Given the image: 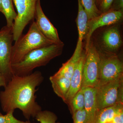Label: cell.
I'll list each match as a JSON object with an SVG mask.
<instances>
[{
  "label": "cell",
  "mask_w": 123,
  "mask_h": 123,
  "mask_svg": "<svg viewBox=\"0 0 123 123\" xmlns=\"http://www.w3.org/2000/svg\"><path fill=\"white\" fill-rule=\"evenodd\" d=\"M14 111H11L5 115H0V123H36L30 121H24L18 120L13 116Z\"/></svg>",
  "instance_id": "cell-22"
},
{
  "label": "cell",
  "mask_w": 123,
  "mask_h": 123,
  "mask_svg": "<svg viewBox=\"0 0 123 123\" xmlns=\"http://www.w3.org/2000/svg\"><path fill=\"white\" fill-rule=\"evenodd\" d=\"M123 104H118L99 110L97 112L94 123H112L114 117L121 110Z\"/></svg>",
  "instance_id": "cell-16"
},
{
  "label": "cell",
  "mask_w": 123,
  "mask_h": 123,
  "mask_svg": "<svg viewBox=\"0 0 123 123\" xmlns=\"http://www.w3.org/2000/svg\"><path fill=\"white\" fill-rule=\"evenodd\" d=\"M35 118L40 123H61L57 122V117L54 112L45 110L40 111Z\"/></svg>",
  "instance_id": "cell-21"
},
{
  "label": "cell",
  "mask_w": 123,
  "mask_h": 123,
  "mask_svg": "<svg viewBox=\"0 0 123 123\" xmlns=\"http://www.w3.org/2000/svg\"><path fill=\"white\" fill-rule=\"evenodd\" d=\"M101 43L105 51L115 53L123 43L119 28L113 26L105 31L101 37Z\"/></svg>",
  "instance_id": "cell-12"
},
{
  "label": "cell",
  "mask_w": 123,
  "mask_h": 123,
  "mask_svg": "<svg viewBox=\"0 0 123 123\" xmlns=\"http://www.w3.org/2000/svg\"><path fill=\"white\" fill-rule=\"evenodd\" d=\"M43 80L44 77L39 71L22 76L13 75L4 90L0 92L2 111L7 114L18 109L29 121L31 117L35 118L42 111L41 106L36 102V92Z\"/></svg>",
  "instance_id": "cell-1"
},
{
  "label": "cell",
  "mask_w": 123,
  "mask_h": 123,
  "mask_svg": "<svg viewBox=\"0 0 123 123\" xmlns=\"http://www.w3.org/2000/svg\"><path fill=\"white\" fill-rule=\"evenodd\" d=\"M54 43L47 38L39 30L35 22L32 23L27 33L21 36L13 45L11 65L19 62L31 51Z\"/></svg>",
  "instance_id": "cell-3"
},
{
  "label": "cell",
  "mask_w": 123,
  "mask_h": 123,
  "mask_svg": "<svg viewBox=\"0 0 123 123\" xmlns=\"http://www.w3.org/2000/svg\"><path fill=\"white\" fill-rule=\"evenodd\" d=\"M85 106V97L81 89L73 97L69 107L72 114L76 111L83 110Z\"/></svg>",
  "instance_id": "cell-19"
},
{
  "label": "cell",
  "mask_w": 123,
  "mask_h": 123,
  "mask_svg": "<svg viewBox=\"0 0 123 123\" xmlns=\"http://www.w3.org/2000/svg\"></svg>",
  "instance_id": "cell-30"
},
{
  "label": "cell",
  "mask_w": 123,
  "mask_h": 123,
  "mask_svg": "<svg viewBox=\"0 0 123 123\" xmlns=\"http://www.w3.org/2000/svg\"><path fill=\"white\" fill-rule=\"evenodd\" d=\"M85 97V106L88 118L87 123H94L98 110L96 101V88L86 87L82 89Z\"/></svg>",
  "instance_id": "cell-14"
},
{
  "label": "cell",
  "mask_w": 123,
  "mask_h": 123,
  "mask_svg": "<svg viewBox=\"0 0 123 123\" xmlns=\"http://www.w3.org/2000/svg\"><path fill=\"white\" fill-rule=\"evenodd\" d=\"M2 114H1V113L0 112V115H2Z\"/></svg>",
  "instance_id": "cell-29"
},
{
  "label": "cell",
  "mask_w": 123,
  "mask_h": 123,
  "mask_svg": "<svg viewBox=\"0 0 123 123\" xmlns=\"http://www.w3.org/2000/svg\"><path fill=\"white\" fill-rule=\"evenodd\" d=\"M13 27L6 25L0 30V70L7 84L13 75L11 62L12 43L14 41Z\"/></svg>",
  "instance_id": "cell-8"
},
{
  "label": "cell",
  "mask_w": 123,
  "mask_h": 123,
  "mask_svg": "<svg viewBox=\"0 0 123 123\" xmlns=\"http://www.w3.org/2000/svg\"><path fill=\"white\" fill-rule=\"evenodd\" d=\"M34 18L36 26L44 37L54 43H63L60 39L57 29L44 14L41 6L40 0L37 1Z\"/></svg>",
  "instance_id": "cell-10"
},
{
  "label": "cell",
  "mask_w": 123,
  "mask_h": 123,
  "mask_svg": "<svg viewBox=\"0 0 123 123\" xmlns=\"http://www.w3.org/2000/svg\"><path fill=\"white\" fill-rule=\"evenodd\" d=\"M2 13L6 18L7 25L8 27H13L14 22L17 18L13 4L12 0H1Z\"/></svg>",
  "instance_id": "cell-18"
},
{
  "label": "cell",
  "mask_w": 123,
  "mask_h": 123,
  "mask_svg": "<svg viewBox=\"0 0 123 123\" xmlns=\"http://www.w3.org/2000/svg\"><path fill=\"white\" fill-rule=\"evenodd\" d=\"M78 1V13L76 23L78 33V40L82 42L86 34L88 21V15L85 10L81 0Z\"/></svg>",
  "instance_id": "cell-17"
},
{
  "label": "cell",
  "mask_w": 123,
  "mask_h": 123,
  "mask_svg": "<svg viewBox=\"0 0 123 123\" xmlns=\"http://www.w3.org/2000/svg\"><path fill=\"white\" fill-rule=\"evenodd\" d=\"M98 111L116 104H123V77L96 87Z\"/></svg>",
  "instance_id": "cell-5"
},
{
  "label": "cell",
  "mask_w": 123,
  "mask_h": 123,
  "mask_svg": "<svg viewBox=\"0 0 123 123\" xmlns=\"http://www.w3.org/2000/svg\"><path fill=\"white\" fill-rule=\"evenodd\" d=\"M2 9L1 7V0H0V12H2Z\"/></svg>",
  "instance_id": "cell-28"
},
{
  "label": "cell",
  "mask_w": 123,
  "mask_h": 123,
  "mask_svg": "<svg viewBox=\"0 0 123 123\" xmlns=\"http://www.w3.org/2000/svg\"><path fill=\"white\" fill-rule=\"evenodd\" d=\"M99 53L100 73L97 87L123 77V64L118 56L106 51Z\"/></svg>",
  "instance_id": "cell-6"
},
{
  "label": "cell",
  "mask_w": 123,
  "mask_h": 123,
  "mask_svg": "<svg viewBox=\"0 0 123 123\" xmlns=\"http://www.w3.org/2000/svg\"><path fill=\"white\" fill-rule=\"evenodd\" d=\"M110 9L123 11V0H114Z\"/></svg>",
  "instance_id": "cell-25"
},
{
  "label": "cell",
  "mask_w": 123,
  "mask_h": 123,
  "mask_svg": "<svg viewBox=\"0 0 123 123\" xmlns=\"http://www.w3.org/2000/svg\"><path fill=\"white\" fill-rule=\"evenodd\" d=\"M81 1L88 15V20H90L101 14L96 6L95 0H81Z\"/></svg>",
  "instance_id": "cell-20"
},
{
  "label": "cell",
  "mask_w": 123,
  "mask_h": 123,
  "mask_svg": "<svg viewBox=\"0 0 123 123\" xmlns=\"http://www.w3.org/2000/svg\"><path fill=\"white\" fill-rule=\"evenodd\" d=\"M114 0H95L97 8L102 13L110 10Z\"/></svg>",
  "instance_id": "cell-23"
},
{
  "label": "cell",
  "mask_w": 123,
  "mask_h": 123,
  "mask_svg": "<svg viewBox=\"0 0 123 123\" xmlns=\"http://www.w3.org/2000/svg\"><path fill=\"white\" fill-rule=\"evenodd\" d=\"M64 45L63 43H53L31 51L19 62L11 64L13 74L20 76L30 75L35 69L45 66L52 60L61 55Z\"/></svg>",
  "instance_id": "cell-2"
},
{
  "label": "cell",
  "mask_w": 123,
  "mask_h": 123,
  "mask_svg": "<svg viewBox=\"0 0 123 123\" xmlns=\"http://www.w3.org/2000/svg\"><path fill=\"white\" fill-rule=\"evenodd\" d=\"M85 57V51L83 50L81 57L78 62L70 78L69 90L64 102L70 106L71 100L75 94L81 89L83 78V67Z\"/></svg>",
  "instance_id": "cell-11"
},
{
  "label": "cell",
  "mask_w": 123,
  "mask_h": 123,
  "mask_svg": "<svg viewBox=\"0 0 123 123\" xmlns=\"http://www.w3.org/2000/svg\"><path fill=\"white\" fill-rule=\"evenodd\" d=\"M72 115L74 123H87L88 118L85 109L76 111Z\"/></svg>",
  "instance_id": "cell-24"
},
{
  "label": "cell",
  "mask_w": 123,
  "mask_h": 123,
  "mask_svg": "<svg viewBox=\"0 0 123 123\" xmlns=\"http://www.w3.org/2000/svg\"><path fill=\"white\" fill-rule=\"evenodd\" d=\"M37 0H13L17 15L13 27L14 41L21 37L25 27L34 18Z\"/></svg>",
  "instance_id": "cell-7"
},
{
  "label": "cell",
  "mask_w": 123,
  "mask_h": 123,
  "mask_svg": "<svg viewBox=\"0 0 123 123\" xmlns=\"http://www.w3.org/2000/svg\"><path fill=\"white\" fill-rule=\"evenodd\" d=\"M112 123H123V110L115 116L112 120Z\"/></svg>",
  "instance_id": "cell-26"
},
{
  "label": "cell",
  "mask_w": 123,
  "mask_h": 123,
  "mask_svg": "<svg viewBox=\"0 0 123 123\" xmlns=\"http://www.w3.org/2000/svg\"><path fill=\"white\" fill-rule=\"evenodd\" d=\"M7 82L4 76L2 75L0 70V87H5Z\"/></svg>",
  "instance_id": "cell-27"
},
{
  "label": "cell",
  "mask_w": 123,
  "mask_h": 123,
  "mask_svg": "<svg viewBox=\"0 0 123 123\" xmlns=\"http://www.w3.org/2000/svg\"><path fill=\"white\" fill-rule=\"evenodd\" d=\"M123 11L110 9L88 20L87 31L85 38L86 39V48L88 47L92 34L97 29L117 23L123 19Z\"/></svg>",
  "instance_id": "cell-9"
},
{
  "label": "cell",
  "mask_w": 123,
  "mask_h": 123,
  "mask_svg": "<svg viewBox=\"0 0 123 123\" xmlns=\"http://www.w3.org/2000/svg\"><path fill=\"white\" fill-rule=\"evenodd\" d=\"M100 65L99 51L91 41L88 47L86 48L81 89L97 87L99 80Z\"/></svg>",
  "instance_id": "cell-4"
},
{
  "label": "cell",
  "mask_w": 123,
  "mask_h": 123,
  "mask_svg": "<svg viewBox=\"0 0 123 123\" xmlns=\"http://www.w3.org/2000/svg\"><path fill=\"white\" fill-rule=\"evenodd\" d=\"M82 42L78 41L74 53L71 58L64 63L54 75L63 76L70 79L74 72L78 62L83 52Z\"/></svg>",
  "instance_id": "cell-13"
},
{
  "label": "cell",
  "mask_w": 123,
  "mask_h": 123,
  "mask_svg": "<svg viewBox=\"0 0 123 123\" xmlns=\"http://www.w3.org/2000/svg\"><path fill=\"white\" fill-rule=\"evenodd\" d=\"M53 91L64 102L70 86V79L63 76H51L49 78Z\"/></svg>",
  "instance_id": "cell-15"
}]
</instances>
